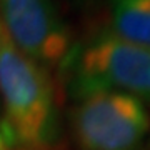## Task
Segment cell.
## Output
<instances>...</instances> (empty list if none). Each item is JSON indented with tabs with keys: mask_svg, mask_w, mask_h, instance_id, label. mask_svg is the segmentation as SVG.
I'll return each mask as SVG.
<instances>
[{
	"mask_svg": "<svg viewBox=\"0 0 150 150\" xmlns=\"http://www.w3.org/2000/svg\"><path fill=\"white\" fill-rule=\"evenodd\" d=\"M2 134L12 150H50L60 135L52 74L22 54L0 23Z\"/></svg>",
	"mask_w": 150,
	"mask_h": 150,
	"instance_id": "6da1fadb",
	"label": "cell"
},
{
	"mask_svg": "<svg viewBox=\"0 0 150 150\" xmlns=\"http://www.w3.org/2000/svg\"><path fill=\"white\" fill-rule=\"evenodd\" d=\"M59 72L74 102L98 92H117L150 105V48L120 38L110 28L74 43Z\"/></svg>",
	"mask_w": 150,
	"mask_h": 150,
	"instance_id": "7a4b0ae2",
	"label": "cell"
},
{
	"mask_svg": "<svg viewBox=\"0 0 150 150\" xmlns=\"http://www.w3.org/2000/svg\"><path fill=\"white\" fill-rule=\"evenodd\" d=\"M69 120L80 150H135L150 130L147 105L117 92H98L77 100Z\"/></svg>",
	"mask_w": 150,
	"mask_h": 150,
	"instance_id": "3957f363",
	"label": "cell"
},
{
	"mask_svg": "<svg viewBox=\"0 0 150 150\" xmlns=\"http://www.w3.org/2000/svg\"><path fill=\"white\" fill-rule=\"evenodd\" d=\"M0 23L22 54L50 74L74 47L55 0H0Z\"/></svg>",
	"mask_w": 150,
	"mask_h": 150,
	"instance_id": "277c9868",
	"label": "cell"
},
{
	"mask_svg": "<svg viewBox=\"0 0 150 150\" xmlns=\"http://www.w3.org/2000/svg\"><path fill=\"white\" fill-rule=\"evenodd\" d=\"M110 30L150 48V0H110Z\"/></svg>",
	"mask_w": 150,
	"mask_h": 150,
	"instance_id": "5b68a950",
	"label": "cell"
},
{
	"mask_svg": "<svg viewBox=\"0 0 150 150\" xmlns=\"http://www.w3.org/2000/svg\"><path fill=\"white\" fill-rule=\"evenodd\" d=\"M0 150H12L10 145H8V142L5 140V137H4L2 132H0Z\"/></svg>",
	"mask_w": 150,
	"mask_h": 150,
	"instance_id": "8992f818",
	"label": "cell"
}]
</instances>
